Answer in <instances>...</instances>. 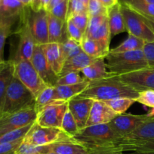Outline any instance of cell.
<instances>
[{
	"instance_id": "cell-1",
	"label": "cell",
	"mask_w": 154,
	"mask_h": 154,
	"mask_svg": "<svg viewBox=\"0 0 154 154\" xmlns=\"http://www.w3.org/2000/svg\"><path fill=\"white\" fill-rule=\"evenodd\" d=\"M138 95V92L114 76L99 81H90L87 88L79 96L94 101L105 102L120 98H129L135 100Z\"/></svg>"
},
{
	"instance_id": "cell-2",
	"label": "cell",
	"mask_w": 154,
	"mask_h": 154,
	"mask_svg": "<svg viewBox=\"0 0 154 154\" xmlns=\"http://www.w3.org/2000/svg\"><path fill=\"white\" fill-rule=\"evenodd\" d=\"M72 139L87 147L89 150L117 147L121 138L112 130L108 123L84 128Z\"/></svg>"
},
{
	"instance_id": "cell-3",
	"label": "cell",
	"mask_w": 154,
	"mask_h": 154,
	"mask_svg": "<svg viewBox=\"0 0 154 154\" xmlns=\"http://www.w3.org/2000/svg\"><path fill=\"white\" fill-rule=\"evenodd\" d=\"M105 60L108 71L116 76L148 68L143 50L119 54L109 53Z\"/></svg>"
},
{
	"instance_id": "cell-4",
	"label": "cell",
	"mask_w": 154,
	"mask_h": 154,
	"mask_svg": "<svg viewBox=\"0 0 154 154\" xmlns=\"http://www.w3.org/2000/svg\"><path fill=\"white\" fill-rule=\"evenodd\" d=\"M32 105H35V96L14 76L6 90L2 115L13 114Z\"/></svg>"
},
{
	"instance_id": "cell-5",
	"label": "cell",
	"mask_w": 154,
	"mask_h": 154,
	"mask_svg": "<svg viewBox=\"0 0 154 154\" xmlns=\"http://www.w3.org/2000/svg\"><path fill=\"white\" fill-rule=\"evenodd\" d=\"M30 7H25L19 19V26L15 33L19 36L17 48L14 57L13 62L19 60H30L35 47V42L29 25V14Z\"/></svg>"
},
{
	"instance_id": "cell-6",
	"label": "cell",
	"mask_w": 154,
	"mask_h": 154,
	"mask_svg": "<svg viewBox=\"0 0 154 154\" xmlns=\"http://www.w3.org/2000/svg\"><path fill=\"white\" fill-rule=\"evenodd\" d=\"M13 63L14 65V76L29 90L35 98L48 85L41 78L30 60H19Z\"/></svg>"
},
{
	"instance_id": "cell-7",
	"label": "cell",
	"mask_w": 154,
	"mask_h": 154,
	"mask_svg": "<svg viewBox=\"0 0 154 154\" xmlns=\"http://www.w3.org/2000/svg\"><path fill=\"white\" fill-rule=\"evenodd\" d=\"M120 4L126 30L129 35L136 36L145 42H154L153 31L144 21L142 17L126 5L121 2Z\"/></svg>"
},
{
	"instance_id": "cell-8",
	"label": "cell",
	"mask_w": 154,
	"mask_h": 154,
	"mask_svg": "<svg viewBox=\"0 0 154 154\" xmlns=\"http://www.w3.org/2000/svg\"><path fill=\"white\" fill-rule=\"evenodd\" d=\"M61 129L43 127L35 122L31 129L23 138V141L32 145L42 147L60 141L71 139Z\"/></svg>"
},
{
	"instance_id": "cell-9",
	"label": "cell",
	"mask_w": 154,
	"mask_h": 154,
	"mask_svg": "<svg viewBox=\"0 0 154 154\" xmlns=\"http://www.w3.org/2000/svg\"><path fill=\"white\" fill-rule=\"evenodd\" d=\"M68 108L69 101H54L38 111L35 123L43 127L61 129L63 117Z\"/></svg>"
},
{
	"instance_id": "cell-10",
	"label": "cell",
	"mask_w": 154,
	"mask_h": 154,
	"mask_svg": "<svg viewBox=\"0 0 154 154\" xmlns=\"http://www.w3.org/2000/svg\"><path fill=\"white\" fill-rule=\"evenodd\" d=\"M36 116L35 105L13 114L2 115L0 117V135L34 123Z\"/></svg>"
},
{
	"instance_id": "cell-11",
	"label": "cell",
	"mask_w": 154,
	"mask_h": 154,
	"mask_svg": "<svg viewBox=\"0 0 154 154\" xmlns=\"http://www.w3.org/2000/svg\"><path fill=\"white\" fill-rule=\"evenodd\" d=\"M116 77L138 93L147 90H154V68L148 67Z\"/></svg>"
},
{
	"instance_id": "cell-12",
	"label": "cell",
	"mask_w": 154,
	"mask_h": 154,
	"mask_svg": "<svg viewBox=\"0 0 154 154\" xmlns=\"http://www.w3.org/2000/svg\"><path fill=\"white\" fill-rule=\"evenodd\" d=\"M150 117L147 114H123L117 115L114 120L108 123L112 130L120 137L123 138L126 135L132 133L141 124L147 120Z\"/></svg>"
},
{
	"instance_id": "cell-13",
	"label": "cell",
	"mask_w": 154,
	"mask_h": 154,
	"mask_svg": "<svg viewBox=\"0 0 154 154\" xmlns=\"http://www.w3.org/2000/svg\"><path fill=\"white\" fill-rule=\"evenodd\" d=\"M29 25L36 45H46L49 42L48 39V12L42 10L38 12L29 11Z\"/></svg>"
},
{
	"instance_id": "cell-14",
	"label": "cell",
	"mask_w": 154,
	"mask_h": 154,
	"mask_svg": "<svg viewBox=\"0 0 154 154\" xmlns=\"http://www.w3.org/2000/svg\"><path fill=\"white\" fill-rule=\"evenodd\" d=\"M30 62L45 84L48 86L55 87L58 76L50 67L42 45H35Z\"/></svg>"
},
{
	"instance_id": "cell-15",
	"label": "cell",
	"mask_w": 154,
	"mask_h": 154,
	"mask_svg": "<svg viewBox=\"0 0 154 154\" xmlns=\"http://www.w3.org/2000/svg\"><path fill=\"white\" fill-rule=\"evenodd\" d=\"M94 100L76 96L69 100V109L73 115L79 129L86 127Z\"/></svg>"
},
{
	"instance_id": "cell-16",
	"label": "cell",
	"mask_w": 154,
	"mask_h": 154,
	"mask_svg": "<svg viewBox=\"0 0 154 154\" xmlns=\"http://www.w3.org/2000/svg\"><path fill=\"white\" fill-rule=\"evenodd\" d=\"M117 116V114L105 102L94 101L86 127L94 125L108 124Z\"/></svg>"
},
{
	"instance_id": "cell-17",
	"label": "cell",
	"mask_w": 154,
	"mask_h": 154,
	"mask_svg": "<svg viewBox=\"0 0 154 154\" xmlns=\"http://www.w3.org/2000/svg\"><path fill=\"white\" fill-rule=\"evenodd\" d=\"M57 154H90L87 147L76 142L72 138L57 141L49 145L43 146V153Z\"/></svg>"
},
{
	"instance_id": "cell-18",
	"label": "cell",
	"mask_w": 154,
	"mask_h": 154,
	"mask_svg": "<svg viewBox=\"0 0 154 154\" xmlns=\"http://www.w3.org/2000/svg\"><path fill=\"white\" fill-rule=\"evenodd\" d=\"M105 58H97L89 66L82 69L81 73L88 81H96L116 76L108 71Z\"/></svg>"
},
{
	"instance_id": "cell-19",
	"label": "cell",
	"mask_w": 154,
	"mask_h": 154,
	"mask_svg": "<svg viewBox=\"0 0 154 154\" xmlns=\"http://www.w3.org/2000/svg\"><path fill=\"white\" fill-rule=\"evenodd\" d=\"M152 139H154V117H150L134 132L122 138L117 146L123 143Z\"/></svg>"
},
{
	"instance_id": "cell-20",
	"label": "cell",
	"mask_w": 154,
	"mask_h": 154,
	"mask_svg": "<svg viewBox=\"0 0 154 154\" xmlns=\"http://www.w3.org/2000/svg\"><path fill=\"white\" fill-rule=\"evenodd\" d=\"M42 46L50 67L59 76L64 64L61 45L58 43H48Z\"/></svg>"
},
{
	"instance_id": "cell-21",
	"label": "cell",
	"mask_w": 154,
	"mask_h": 154,
	"mask_svg": "<svg viewBox=\"0 0 154 154\" xmlns=\"http://www.w3.org/2000/svg\"><path fill=\"white\" fill-rule=\"evenodd\" d=\"M48 43L62 44L68 38L66 22L48 13Z\"/></svg>"
},
{
	"instance_id": "cell-22",
	"label": "cell",
	"mask_w": 154,
	"mask_h": 154,
	"mask_svg": "<svg viewBox=\"0 0 154 154\" xmlns=\"http://www.w3.org/2000/svg\"><path fill=\"white\" fill-rule=\"evenodd\" d=\"M14 65L11 60H4L0 63V114L2 115L5 93L14 78ZM2 117V116H1Z\"/></svg>"
},
{
	"instance_id": "cell-23",
	"label": "cell",
	"mask_w": 154,
	"mask_h": 154,
	"mask_svg": "<svg viewBox=\"0 0 154 154\" xmlns=\"http://www.w3.org/2000/svg\"><path fill=\"white\" fill-rule=\"evenodd\" d=\"M95 60L96 58H93V57L87 55L83 51L78 55L75 56L69 60H67L65 62L58 78L64 76L66 74L71 73V72H80L81 73L82 69L91 64Z\"/></svg>"
},
{
	"instance_id": "cell-24",
	"label": "cell",
	"mask_w": 154,
	"mask_h": 154,
	"mask_svg": "<svg viewBox=\"0 0 154 154\" xmlns=\"http://www.w3.org/2000/svg\"><path fill=\"white\" fill-rule=\"evenodd\" d=\"M24 8L25 6L19 0H2L0 5V20L16 22Z\"/></svg>"
},
{
	"instance_id": "cell-25",
	"label": "cell",
	"mask_w": 154,
	"mask_h": 154,
	"mask_svg": "<svg viewBox=\"0 0 154 154\" xmlns=\"http://www.w3.org/2000/svg\"><path fill=\"white\" fill-rule=\"evenodd\" d=\"M108 20L111 37L126 31L120 2L108 9Z\"/></svg>"
},
{
	"instance_id": "cell-26",
	"label": "cell",
	"mask_w": 154,
	"mask_h": 154,
	"mask_svg": "<svg viewBox=\"0 0 154 154\" xmlns=\"http://www.w3.org/2000/svg\"><path fill=\"white\" fill-rule=\"evenodd\" d=\"M90 81H86L73 85L55 86L57 100L69 101L81 95L88 87Z\"/></svg>"
},
{
	"instance_id": "cell-27",
	"label": "cell",
	"mask_w": 154,
	"mask_h": 154,
	"mask_svg": "<svg viewBox=\"0 0 154 154\" xmlns=\"http://www.w3.org/2000/svg\"><path fill=\"white\" fill-rule=\"evenodd\" d=\"M81 47L82 51L87 55L93 58H105L108 54V53L103 49L102 45L97 41L90 38L84 36V38L81 43Z\"/></svg>"
},
{
	"instance_id": "cell-28",
	"label": "cell",
	"mask_w": 154,
	"mask_h": 154,
	"mask_svg": "<svg viewBox=\"0 0 154 154\" xmlns=\"http://www.w3.org/2000/svg\"><path fill=\"white\" fill-rule=\"evenodd\" d=\"M146 42L141 38L134 36L132 35H129L127 38L120 44L117 48L110 51L111 54H119V53L129 52V51H142Z\"/></svg>"
},
{
	"instance_id": "cell-29",
	"label": "cell",
	"mask_w": 154,
	"mask_h": 154,
	"mask_svg": "<svg viewBox=\"0 0 154 154\" xmlns=\"http://www.w3.org/2000/svg\"><path fill=\"white\" fill-rule=\"evenodd\" d=\"M55 100H57L56 87L54 86H47L35 98V108L36 111L38 112L41 108Z\"/></svg>"
},
{
	"instance_id": "cell-30",
	"label": "cell",
	"mask_w": 154,
	"mask_h": 154,
	"mask_svg": "<svg viewBox=\"0 0 154 154\" xmlns=\"http://www.w3.org/2000/svg\"><path fill=\"white\" fill-rule=\"evenodd\" d=\"M123 153L127 151L154 152V139L123 143L117 146Z\"/></svg>"
},
{
	"instance_id": "cell-31",
	"label": "cell",
	"mask_w": 154,
	"mask_h": 154,
	"mask_svg": "<svg viewBox=\"0 0 154 154\" xmlns=\"http://www.w3.org/2000/svg\"><path fill=\"white\" fill-rule=\"evenodd\" d=\"M120 2L138 13L154 17L153 3H149L144 0H120Z\"/></svg>"
},
{
	"instance_id": "cell-32",
	"label": "cell",
	"mask_w": 154,
	"mask_h": 154,
	"mask_svg": "<svg viewBox=\"0 0 154 154\" xmlns=\"http://www.w3.org/2000/svg\"><path fill=\"white\" fill-rule=\"evenodd\" d=\"M90 38L95 39L96 41H97V42L102 45L103 49L109 54V47L110 42H111V32H110L108 18H107L106 20L103 23V24L96 30V32L90 37Z\"/></svg>"
},
{
	"instance_id": "cell-33",
	"label": "cell",
	"mask_w": 154,
	"mask_h": 154,
	"mask_svg": "<svg viewBox=\"0 0 154 154\" xmlns=\"http://www.w3.org/2000/svg\"><path fill=\"white\" fill-rule=\"evenodd\" d=\"M61 129L65 134H66L68 136L72 138L75 137L80 131L78 124H77L73 115L71 113V111H69V108H68L64 117H63L61 125Z\"/></svg>"
},
{
	"instance_id": "cell-34",
	"label": "cell",
	"mask_w": 154,
	"mask_h": 154,
	"mask_svg": "<svg viewBox=\"0 0 154 154\" xmlns=\"http://www.w3.org/2000/svg\"><path fill=\"white\" fill-rule=\"evenodd\" d=\"M60 45H61V51L64 63L67 60H69L83 52L81 44L70 38H67L63 43Z\"/></svg>"
},
{
	"instance_id": "cell-35",
	"label": "cell",
	"mask_w": 154,
	"mask_h": 154,
	"mask_svg": "<svg viewBox=\"0 0 154 154\" xmlns=\"http://www.w3.org/2000/svg\"><path fill=\"white\" fill-rule=\"evenodd\" d=\"M105 103L117 114H123L133 105L135 102V99L129 98H120V99H112L105 101Z\"/></svg>"
},
{
	"instance_id": "cell-36",
	"label": "cell",
	"mask_w": 154,
	"mask_h": 154,
	"mask_svg": "<svg viewBox=\"0 0 154 154\" xmlns=\"http://www.w3.org/2000/svg\"><path fill=\"white\" fill-rule=\"evenodd\" d=\"M15 22L0 20V63L4 61V47L5 41L12 34V27Z\"/></svg>"
},
{
	"instance_id": "cell-37",
	"label": "cell",
	"mask_w": 154,
	"mask_h": 154,
	"mask_svg": "<svg viewBox=\"0 0 154 154\" xmlns=\"http://www.w3.org/2000/svg\"><path fill=\"white\" fill-rule=\"evenodd\" d=\"M34 123H31L29 125H27V126L20 128V129H16V130L11 131V132H7V133L0 135V144L14 142V141L23 139L29 131L31 129L32 126H33Z\"/></svg>"
},
{
	"instance_id": "cell-38",
	"label": "cell",
	"mask_w": 154,
	"mask_h": 154,
	"mask_svg": "<svg viewBox=\"0 0 154 154\" xmlns=\"http://www.w3.org/2000/svg\"><path fill=\"white\" fill-rule=\"evenodd\" d=\"M107 18H108V14H100L90 17L88 26H87V30H86L85 34H84V37H91L96 32V30L106 20Z\"/></svg>"
},
{
	"instance_id": "cell-39",
	"label": "cell",
	"mask_w": 154,
	"mask_h": 154,
	"mask_svg": "<svg viewBox=\"0 0 154 154\" xmlns=\"http://www.w3.org/2000/svg\"><path fill=\"white\" fill-rule=\"evenodd\" d=\"M86 81L87 80L84 78V77L80 75V72H71L59 78L56 83V86L73 85V84L83 83Z\"/></svg>"
},
{
	"instance_id": "cell-40",
	"label": "cell",
	"mask_w": 154,
	"mask_h": 154,
	"mask_svg": "<svg viewBox=\"0 0 154 154\" xmlns=\"http://www.w3.org/2000/svg\"><path fill=\"white\" fill-rule=\"evenodd\" d=\"M89 20H90V15L88 13H81L73 15L67 20L72 21L84 34H85L87 26H88Z\"/></svg>"
},
{
	"instance_id": "cell-41",
	"label": "cell",
	"mask_w": 154,
	"mask_h": 154,
	"mask_svg": "<svg viewBox=\"0 0 154 154\" xmlns=\"http://www.w3.org/2000/svg\"><path fill=\"white\" fill-rule=\"evenodd\" d=\"M66 32L68 38L74 40L79 44L81 43L84 38V33L70 20L66 21Z\"/></svg>"
},
{
	"instance_id": "cell-42",
	"label": "cell",
	"mask_w": 154,
	"mask_h": 154,
	"mask_svg": "<svg viewBox=\"0 0 154 154\" xmlns=\"http://www.w3.org/2000/svg\"><path fill=\"white\" fill-rule=\"evenodd\" d=\"M81 13H88V8L78 0H69L67 20L73 15Z\"/></svg>"
},
{
	"instance_id": "cell-43",
	"label": "cell",
	"mask_w": 154,
	"mask_h": 154,
	"mask_svg": "<svg viewBox=\"0 0 154 154\" xmlns=\"http://www.w3.org/2000/svg\"><path fill=\"white\" fill-rule=\"evenodd\" d=\"M68 7H69V0H64L57 5V6L51 9L48 13L51 14V15L54 16L55 17L61 20L66 22L67 20V13H68Z\"/></svg>"
},
{
	"instance_id": "cell-44",
	"label": "cell",
	"mask_w": 154,
	"mask_h": 154,
	"mask_svg": "<svg viewBox=\"0 0 154 154\" xmlns=\"http://www.w3.org/2000/svg\"><path fill=\"white\" fill-rule=\"evenodd\" d=\"M135 102L150 108H154V90H147L140 92Z\"/></svg>"
},
{
	"instance_id": "cell-45",
	"label": "cell",
	"mask_w": 154,
	"mask_h": 154,
	"mask_svg": "<svg viewBox=\"0 0 154 154\" xmlns=\"http://www.w3.org/2000/svg\"><path fill=\"white\" fill-rule=\"evenodd\" d=\"M87 8L90 17L108 14V9L105 8L99 0H90Z\"/></svg>"
},
{
	"instance_id": "cell-46",
	"label": "cell",
	"mask_w": 154,
	"mask_h": 154,
	"mask_svg": "<svg viewBox=\"0 0 154 154\" xmlns=\"http://www.w3.org/2000/svg\"><path fill=\"white\" fill-rule=\"evenodd\" d=\"M43 153V146L37 147L22 141L15 154H39Z\"/></svg>"
},
{
	"instance_id": "cell-47",
	"label": "cell",
	"mask_w": 154,
	"mask_h": 154,
	"mask_svg": "<svg viewBox=\"0 0 154 154\" xmlns=\"http://www.w3.org/2000/svg\"><path fill=\"white\" fill-rule=\"evenodd\" d=\"M23 139L14 142L0 144V154H15L18 147L22 143Z\"/></svg>"
},
{
	"instance_id": "cell-48",
	"label": "cell",
	"mask_w": 154,
	"mask_h": 154,
	"mask_svg": "<svg viewBox=\"0 0 154 154\" xmlns=\"http://www.w3.org/2000/svg\"><path fill=\"white\" fill-rule=\"evenodd\" d=\"M149 68H154V42H146L143 48Z\"/></svg>"
},
{
	"instance_id": "cell-49",
	"label": "cell",
	"mask_w": 154,
	"mask_h": 154,
	"mask_svg": "<svg viewBox=\"0 0 154 154\" xmlns=\"http://www.w3.org/2000/svg\"><path fill=\"white\" fill-rule=\"evenodd\" d=\"M89 153L90 154H121L123 152L120 151L117 147H112L89 150Z\"/></svg>"
},
{
	"instance_id": "cell-50",
	"label": "cell",
	"mask_w": 154,
	"mask_h": 154,
	"mask_svg": "<svg viewBox=\"0 0 154 154\" xmlns=\"http://www.w3.org/2000/svg\"><path fill=\"white\" fill-rule=\"evenodd\" d=\"M101 4L107 9H109L110 8L113 7L114 5L119 3L120 0H99Z\"/></svg>"
},
{
	"instance_id": "cell-51",
	"label": "cell",
	"mask_w": 154,
	"mask_h": 154,
	"mask_svg": "<svg viewBox=\"0 0 154 154\" xmlns=\"http://www.w3.org/2000/svg\"><path fill=\"white\" fill-rule=\"evenodd\" d=\"M137 13H138V12H137ZM138 14H139L142 17L143 19L144 20V21H145V22L148 24L149 26L152 29V30H153V32H154V17H153L146 16V15L142 14H140V13H138Z\"/></svg>"
},
{
	"instance_id": "cell-52",
	"label": "cell",
	"mask_w": 154,
	"mask_h": 154,
	"mask_svg": "<svg viewBox=\"0 0 154 154\" xmlns=\"http://www.w3.org/2000/svg\"><path fill=\"white\" fill-rule=\"evenodd\" d=\"M64 0H51L49 5H48V7L47 8V12H49L51 9L54 8L55 6H57V5H59L60 3H61L62 2H63Z\"/></svg>"
},
{
	"instance_id": "cell-53",
	"label": "cell",
	"mask_w": 154,
	"mask_h": 154,
	"mask_svg": "<svg viewBox=\"0 0 154 154\" xmlns=\"http://www.w3.org/2000/svg\"><path fill=\"white\" fill-rule=\"evenodd\" d=\"M50 2H51V0H42V10H45V11H47V8H48Z\"/></svg>"
},
{
	"instance_id": "cell-54",
	"label": "cell",
	"mask_w": 154,
	"mask_h": 154,
	"mask_svg": "<svg viewBox=\"0 0 154 154\" xmlns=\"http://www.w3.org/2000/svg\"><path fill=\"white\" fill-rule=\"evenodd\" d=\"M121 154H154V152H143V151H132L131 153H122Z\"/></svg>"
},
{
	"instance_id": "cell-55",
	"label": "cell",
	"mask_w": 154,
	"mask_h": 154,
	"mask_svg": "<svg viewBox=\"0 0 154 154\" xmlns=\"http://www.w3.org/2000/svg\"><path fill=\"white\" fill-rule=\"evenodd\" d=\"M25 7H30L32 3V0H19Z\"/></svg>"
},
{
	"instance_id": "cell-56",
	"label": "cell",
	"mask_w": 154,
	"mask_h": 154,
	"mask_svg": "<svg viewBox=\"0 0 154 154\" xmlns=\"http://www.w3.org/2000/svg\"><path fill=\"white\" fill-rule=\"evenodd\" d=\"M147 115L148 116V117H154V108H152V109L150 110L148 113H147Z\"/></svg>"
},
{
	"instance_id": "cell-57",
	"label": "cell",
	"mask_w": 154,
	"mask_h": 154,
	"mask_svg": "<svg viewBox=\"0 0 154 154\" xmlns=\"http://www.w3.org/2000/svg\"><path fill=\"white\" fill-rule=\"evenodd\" d=\"M78 1H80L81 2H82L83 4L84 5H86L87 7H88V4H89V1L90 0H78Z\"/></svg>"
},
{
	"instance_id": "cell-58",
	"label": "cell",
	"mask_w": 154,
	"mask_h": 154,
	"mask_svg": "<svg viewBox=\"0 0 154 154\" xmlns=\"http://www.w3.org/2000/svg\"><path fill=\"white\" fill-rule=\"evenodd\" d=\"M144 1L147 2L149 3H153V4H154V0H144Z\"/></svg>"
},
{
	"instance_id": "cell-59",
	"label": "cell",
	"mask_w": 154,
	"mask_h": 154,
	"mask_svg": "<svg viewBox=\"0 0 154 154\" xmlns=\"http://www.w3.org/2000/svg\"><path fill=\"white\" fill-rule=\"evenodd\" d=\"M39 154H57L54 153H39Z\"/></svg>"
},
{
	"instance_id": "cell-60",
	"label": "cell",
	"mask_w": 154,
	"mask_h": 154,
	"mask_svg": "<svg viewBox=\"0 0 154 154\" xmlns=\"http://www.w3.org/2000/svg\"><path fill=\"white\" fill-rule=\"evenodd\" d=\"M2 0H0V5H1L2 4Z\"/></svg>"
},
{
	"instance_id": "cell-61",
	"label": "cell",
	"mask_w": 154,
	"mask_h": 154,
	"mask_svg": "<svg viewBox=\"0 0 154 154\" xmlns=\"http://www.w3.org/2000/svg\"><path fill=\"white\" fill-rule=\"evenodd\" d=\"M1 116H2V115H1V114H0V117H1Z\"/></svg>"
}]
</instances>
